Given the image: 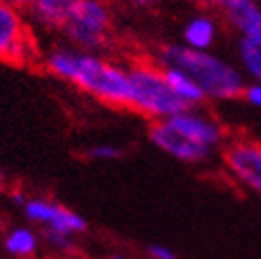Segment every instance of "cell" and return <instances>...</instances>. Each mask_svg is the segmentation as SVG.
Wrapping results in <instances>:
<instances>
[{
    "label": "cell",
    "instance_id": "6da1fadb",
    "mask_svg": "<svg viewBox=\"0 0 261 259\" xmlns=\"http://www.w3.org/2000/svg\"><path fill=\"white\" fill-rule=\"evenodd\" d=\"M43 64L54 76L79 87L104 105L129 109V74L121 64L72 45L49 49Z\"/></svg>",
    "mask_w": 261,
    "mask_h": 259
},
{
    "label": "cell",
    "instance_id": "7a4b0ae2",
    "mask_svg": "<svg viewBox=\"0 0 261 259\" xmlns=\"http://www.w3.org/2000/svg\"><path fill=\"white\" fill-rule=\"evenodd\" d=\"M160 66L187 72L211 100H236L244 94V72L213 51L191 49L182 43L164 45L158 54Z\"/></svg>",
    "mask_w": 261,
    "mask_h": 259
},
{
    "label": "cell",
    "instance_id": "3957f363",
    "mask_svg": "<svg viewBox=\"0 0 261 259\" xmlns=\"http://www.w3.org/2000/svg\"><path fill=\"white\" fill-rule=\"evenodd\" d=\"M129 74V111H136L151 119H168L187 111L182 102L168 85L160 64L136 62L127 68Z\"/></svg>",
    "mask_w": 261,
    "mask_h": 259
},
{
    "label": "cell",
    "instance_id": "277c9868",
    "mask_svg": "<svg viewBox=\"0 0 261 259\" xmlns=\"http://www.w3.org/2000/svg\"><path fill=\"white\" fill-rule=\"evenodd\" d=\"M68 45L100 54L113 38V11L109 0H72L68 19L62 28Z\"/></svg>",
    "mask_w": 261,
    "mask_h": 259
},
{
    "label": "cell",
    "instance_id": "5b68a950",
    "mask_svg": "<svg viewBox=\"0 0 261 259\" xmlns=\"http://www.w3.org/2000/svg\"><path fill=\"white\" fill-rule=\"evenodd\" d=\"M36 56L38 51L28 17L23 11L0 0V60L25 66L34 62Z\"/></svg>",
    "mask_w": 261,
    "mask_h": 259
},
{
    "label": "cell",
    "instance_id": "8992f818",
    "mask_svg": "<svg viewBox=\"0 0 261 259\" xmlns=\"http://www.w3.org/2000/svg\"><path fill=\"white\" fill-rule=\"evenodd\" d=\"M149 138L160 151L172 155L174 160L185 162V164H202L215 151L211 147L202 145V142H195L187 136H182L166 119H158L149 127Z\"/></svg>",
    "mask_w": 261,
    "mask_h": 259
},
{
    "label": "cell",
    "instance_id": "52a82bcc",
    "mask_svg": "<svg viewBox=\"0 0 261 259\" xmlns=\"http://www.w3.org/2000/svg\"><path fill=\"white\" fill-rule=\"evenodd\" d=\"M223 160L231 176L261 198V142L246 138L233 140L227 145Z\"/></svg>",
    "mask_w": 261,
    "mask_h": 259
},
{
    "label": "cell",
    "instance_id": "ba28073f",
    "mask_svg": "<svg viewBox=\"0 0 261 259\" xmlns=\"http://www.w3.org/2000/svg\"><path fill=\"white\" fill-rule=\"evenodd\" d=\"M170 123L176 132H180L182 136H187L195 142H202V145L215 149L217 145H221L225 138V132L215 119L206 117V115L193 111V109H187V111H180L172 117L166 119Z\"/></svg>",
    "mask_w": 261,
    "mask_h": 259
},
{
    "label": "cell",
    "instance_id": "9c48e42d",
    "mask_svg": "<svg viewBox=\"0 0 261 259\" xmlns=\"http://www.w3.org/2000/svg\"><path fill=\"white\" fill-rule=\"evenodd\" d=\"M72 0H36L25 11L30 25L45 32H62L64 23L68 19Z\"/></svg>",
    "mask_w": 261,
    "mask_h": 259
},
{
    "label": "cell",
    "instance_id": "30bf717a",
    "mask_svg": "<svg viewBox=\"0 0 261 259\" xmlns=\"http://www.w3.org/2000/svg\"><path fill=\"white\" fill-rule=\"evenodd\" d=\"M219 36V21L211 11L191 15L182 25V45L200 51H211Z\"/></svg>",
    "mask_w": 261,
    "mask_h": 259
},
{
    "label": "cell",
    "instance_id": "8fae6325",
    "mask_svg": "<svg viewBox=\"0 0 261 259\" xmlns=\"http://www.w3.org/2000/svg\"><path fill=\"white\" fill-rule=\"evenodd\" d=\"M162 70H164V76H166L168 85H170V89L182 102H185L189 109L200 107L202 102L206 100V94L202 92L200 85L195 83L187 72H182L178 68H172V66H162Z\"/></svg>",
    "mask_w": 261,
    "mask_h": 259
},
{
    "label": "cell",
    "instance_id": "7c38bea8",
    "mask_svg": "<svg viewBox=\"0 0 261 259\" xmlns=\"http://www.w3.org/2000/svg\"><path fill=\"white\" fill-rule=\"evenodd\" d=\"M238 62L244 74L261 83V32L242 34L238 38Z\"/></svg>",
    "mask_w": 261,
    "mask_h": 259
},
{
    "label": "cell",
    "instance_id": "4fadbf2b",
    "mask_svg": "<svg viewBox=\"0 0 261 259\" xmlns=\"http://www.w3.org/2000/svg\"><path fill=\"white\" fill-rule=\"evenodd\" d=\"M5 249L9 255L19 259H30L38 249V236L30 227H15L5 238Z\"/></svg>",
    "mask_w": 261,
    "mask_h": 259
},
{
    "label": "cell",
    "instance_id": "5bb4252c",
    "mask_svg": "<svg viewBox=\"0 0 261 259\" xmlns=\"http://www.w3.org/2000/svg\"><path fill=\"white\" fill-rule=\"evenodd\" d=\"M47 229H51V231H60V234L74 236V234H81V231L87 229V221H85L81 215H76L74 211H70V209H66V206H62V204H60V209L56 211L54 219L49 221Z\"/></svg>",
    "mask_w": 261,
    "mask_h": 259
},
{
    "label": "cell",
    "instance_id": "9a60e30c",
    "mask_svg": "<svg viewBox=\"0 0 261 259\" xmlns=\"http://www.w3.org/2000/svg\"><path fill=\"white\" fill-rule=\"evenodd\" d=\"M60 209L58 202H51V200H43V198H34V200H28L23 206V213L25 217L30 219L32 223H41V225H49V221L54 219L56 211Z\"/></svg>",
    "mask_w": 261,
    "mask_h": 259
},
{
    "label": "cell",
    "instance_id": "2e32d148",
    "mask_svg": "<svg viewBox=\"0 0 261 259\" xmlns=\"http://www.w3.org/2000/svg\"><path fill=\"white\" fill-rule=\"evenodd\" d=\"M87 158L96 162H115L123 158V149L117 145H94L87 149Z\"/></svg>",
    "mask_w": 261,
    "mask_h": 259
},
{
    "label": "cell",
    "instance_id": "e0dca14e",
    "mask_svg": "<svg viewBox=\"0 0 261 259\" xmlns=\"http://www.w3.org/2000/svg\"><path fill=\"white\" fill-rule=\"evenodd\" d=\"M45 240H47L54 249H58V251H62V253H70V251H74L72 236H68V234H60V231H51V229H47V231H45Z\"/></svg>",
    "mask_w": 261,
    "mask_h": 259
},
{
    "label": "cell",
    "instance_id": "ac0fdd59",
    "mask_svg": "<svg viewBox=\"0 0 261 259\" xmlns=\"http://www.w3.org/2000/svg\"><path fill=\"white\" fill-rule=\"evenodd\" d=\"M111 3H117V5L134 9V11H151L155 7H160L162 0H111Z\"/></svg>",
    "mask_w": 261,
    "mask_h": 259
},
{
    "label": "cell",
    "instance_id": "d6986e66",
    "mask_svg": "<svg viewBox=\"0 0 261 259\" xmlns=\"http://www.w3.org/2000/svg\"><path fill=\"white\" fill-rule=\"evenodd\" d=\"M242 98H244L246 102H249V105H253L255 109H261V83L253 81L251 85H246V87H244Z\"/></svg>",
    "mask_w": 261,
    "mask_h": 259
},
{
    "label": "cell",
    "instance_id": "ffe728a7",
    "mask_svg": "<svg viewBox=\"0 0 261 259\" xmlns=\"http://www.w3.org/2000/svg\"><path fill=\"white\" fill-rule=\"evenodd\" d=\"M147 255L151 259H176V253L172 249L164 247V244H151V247L147 249Z\"/></svg>",
    "mask_w": 261,
    "mask_h": 259
},
{
    "label": "cell",
    "instance_id": "44dd1931",
    "mask_svg": "<svg viewBox=\"0 0 261 259\" xmlns=\"http://www.w3.org/2000/svg\"><path fill=\"white\" fill-rule=\"evenodd\" d=\"M200 7H204V9H208V11H217V13H221L223 15V11L233 3V0H195Z\"/></svg>",
    "mask_w": 261,
    "mask_h": 259
},
{
    "label": "cell",
    "instance_id": "7402d4cb",
    "mask_svg": "<svg viewBox=\"0 0 261 259\" xmlns=\"http://www.w3.org/2000/svg\"><path fill=\"white\" fill-rule=\"evenodd\" d=\"M3 3H7V5H11V7H15V9H19V11H28L36 0H3Z\"/></svg>",
    "mask_w": 261,
    "mask_h": 259
},
{
    "label": "cell",
    "instance_id": "603a6c76",
    "mask_svg": "<svg viewBox=\"0 0 261 259\" xmlns=\"http://www.w3.org/2000/svg\"><path fill=\"white\" fill-rule=\"evenodd\" d=\"M11 200H13V204H17V206H25V202H28V200L23 198V193H21V191H15V193H13Z\"/></svg>",
    "mask_w": 261,
    "mask_h": 259
},
{
    "label": "cell",
    "instance_id": "cb8c5ba5",
    "mask_svg": "<svg viewBox=\"0 0 261 259\" xmlns=\"http://www.w3.org/2000/svg\"><path fill=\"white\" fill-rule=\"evenodd\" d=\"M109 259H127V257H125V255H111Z\"/></svg>",
    "mask_w": 261,
    "mask_h": 259
},
{
    "label": "cell",
    "instance_id": "d4e9b609",
    "mask_svg": "<svg viewBox=\"0 0 261 259\" xmlns=\"http://www.w3.org/2000/svg\"><path fill=\"white\" fill-rule=\"evenodd\" d=\"M3 183H5V172L0 170V185H3Z\"/></svg>",
    "mask_w": 261,
    "mask_h": 259
}]
</instances>
